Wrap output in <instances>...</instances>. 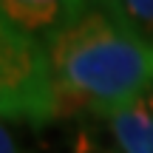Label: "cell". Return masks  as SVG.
<instances>
[{"instance_id": "7", "label": "cell", "mask_w": 153, "mask_h": 153, "mask_svg": "<svg viewBox=\"0 0 153 153\" xmlns=\"http://www.w3.org/2000/svg\"><path fill=\"white\" fill-rule=\"evenodd\" d=\"M0 153H17V148H14V139L9 136V131H6L3 125H0Z\"/></svg>"}, {"instance_id": "6", "label": "cell", "mask_w": 153, "mask_h": 153, "mask_svg": "<svg viewBox=\"0 0 153 153\" xmlns=\"http://www.w3.org/2000/svg\"><path fill=\"white\" fill-rule=\"evenodd\" d=\"M111 6L133 37L153 45V0H111Z\"/></svg>"}, {"instance_id": "5", "label": "cell", "mask_w": 153, "mask_h": 153, "mask_svg": "<svg viewBox=\"0 0 153 153\" xmlns=\"http://www.w3.org/2000/svg\"><path fill=\"white\" fill-rule=\"evenodd\" d=\"M111 122L125 153H153V122H148L131 108L114 114Z\"/></svg>"}, {"instance_id": "3", "label": "cell", "mask_w": 153, "mask_h": 153, "mask_svg": "<svg viewBox=\"0 0 153 153\" xmlns=\"http://www.w3.org/2000/svg\"><path fill=\"white\" fill-rule=\"evenodd\" d=\"M88 0H0V14L26 37L48 48V43L79 17Z\"/></svg>"}, {"instance_id": "4", "label": "cell", "mask_w": 153, "mask_h": 153, "mask_svg": "<svg viewBox=\"0 0 153 153\" xmlns=\"http://www.w3.org/2000/svg\"><path fill=\"white\" fill-rule=\"evenodd\" d=\"M91 114H99L91 94L79 91L76 85L65 79H51V119L82 122Z\"/></svg>"}, {"instance_id": "1", "label": "cell", "mask_w": 153, "mask_h": 153, "mask_svg": "<svg viewBox=\"0 0 153 153\" xmlns=\"http://www.w3.org/2000/svg\"><path fill=\"white\" fill-rule=\"evenodd\" d=\"M45 51L51 79L91 94L102 116L133 108L153 82V45L128 31L111 0H88Z\"/></svg>"}, {"instance_id": "2", "label": "cell", "mask_w": 153, "mask_h": 153, "mask_svg": "<svg viewBox=\"0 0 153 153\" xmlns=\"http://www.w3.org/2000/svg\"><path fill=\"white\" fill-rule=\"evenodd\" d=\"M0 119H51L48 51L0 14Z\"/></svg>"}, {"instance_id": "9", "label": "cell", "mask_w": 153, "mask_h": 153, "mask_svg": "<svg viewBox=\"0 0 153 153\" xmlns=\"http://www.w3.org/2000/svg\"><path fill=\"white\" fill-rule=\"evenodd\" d=\"M116 153H125V150H116Z\"/></svg>"}, {"instance_id": "8", "label": "cell", "mask_w": 153, "mask_h": 153, "mask_svg": "<svg viewBox=\"0 0 153 153\" xmlns=\"http://www.w3.org/2000/svg\"><path fill=\"white\" fill-rule=\"evenodd\" d=\"M76 153H105V150H99V148H94L91 142H88V136H85V131L79 133V150Z\"/></svg>"}]
</instances>
